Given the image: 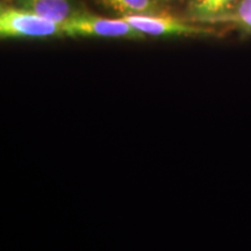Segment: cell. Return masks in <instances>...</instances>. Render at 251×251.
I'll use <instances>...</instances> for the list:
<instances>
[{
	"label": "cell",
	"mask_w": 251,
	"mask_h": 251,
	"mask_svg": "<svg viewBox=\"0 0 251 251\" xmlns=\"http://www.w3.org/2000/svg\"><path fill=\"white\" fill-rule=\"evenodd\" d=\"M230 18L251 29V0H241Z\"/></svg>",
	"instance_id": "52a82bcc"
},
{
	"label": "cell",
	"mask_w": 251,
	"mask_h": 251,
	"mask_svg": "<svg viewBox=\"0 0 251 251\" xmlns=\"http://www.w3.org/2000/svg\"><path fill=\"white\" fill-rule=\"evenodd\" d=\"M65 36L109 37V39L141 40L146 35L131 27L125 19H108L75 12L63 23Z\"/></svg>",
	"instance_id": "7a4b0ae2"
},
{
	"label": "cell",
	"mask_w": 251,
	"mask_h": 251,
	"mask_svg": "<svg viewBox=\"0 0 251 251\" xmlns=\"http://www.w3.org/2000/svg\"><path fill=\"white\" fill-rule=\"evenodd\" d=\"M13 6L62 24L75 13L72 0H13Z\"/></svg>",
	"instance_id": "277c9868"
},
{
	"label": "cell",
	"mask_w": 251,
	"mask_h": 251,
	"mask_svg": "<svg viewBox=\"0 0 251 251\" xmlns=\"http://www.w3.org/2000/svg\"><path fill=\"white\" fill-rule=\"evenodd\" d=\"M162 1H170V0H162Z\"/></svg>",
	"instance_id": "ba28073f"
},
{
	"label": "cell",
	"mask_w": 251,
	"mask_h": 251,
	"mask_svg": "<svg viewBox=\"0 0 251 251\" xmlns=\"http://www.w3.org/2000/svg\"><path fill=\"white\" fill-rule=\"evenodd\" d=\"M1 39H48L65 36L63 24L18 7L0 11Z\"/></svg>",
	"instance_id": "6da1fadb"
},
{
	"label": "cell",
	"mask_w": 251,
	"mask_h": 251,
	"mask_svg": "<svg viewBox=\"0 0 251 251\" xmlns=\"http://www.w3.org/2000/svg\"><path fill=\"white\" fill-rule=\"evenodd\" d=\"M241 0H188L187 11L200 21L220 20L233 14Z\"/></svg>",
	"instance_id": "5b68a950"
},
{
	"label": "cell",
	"mask_w": 251,
	"mask_h": 251,
	"mask_svg": "<svg viewBox=\"0 0 251 251\" xmlns=\"http://www.w3.org/2000/svg\"><path fill=\"white\" fill-rule=\"evenodd\" d=\"M121 18L146 36H193L208 33V30L201 27L188 25L178 19L159 13L124 15Z\"/></svg>",
	"instance_id": "3957f363"
},
{
	"label": "cell",
	"mask_w": 251,
	"mask_h": 251,
	"mask_svg": "<svg viewBox=\"0 0 251 251\" xmlns=\"http://www.w3.org/2000/svg\"><path fill=\"white\" fill-rule=\"evenodd\" d=\"M106 7L124 15H143L158 13L162 0H101Z\"/></svg>",
	"instance_id": "8992f818"
}]
</instances>
